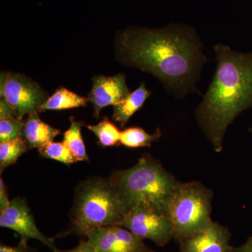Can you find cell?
Segmentation results:
<instances>
[{"mask_svg": "<svg viewBox=\"0 0 252 252\" xmlns=\"http://www.w3.org/2000/svg\"><path fill=\"white\" fill-rule=\"evenodd\" d=\"M203 47L193 30L177 26L130 28L117 39L121 62L152 74L176 98L198 92L196 84L207 61Z\"/></svg>", "mask_w": 252, "mask_h": 252, "instance_id": "obj_1", "label": "cell"}, {"mask_svg": "<svg viewBox=\"0 0 252 252\" xmlns=\"http://www.w3.org/2000/svg\"><path fill=\"white\" fill-rule=\"evenodd\" d=\"M217 67L195 119L217 153L223 151L225 132L239 114L252 108V52L214 46Z\"/></svg>", "mask_w": 252, "mask_h": 252, "instance_id": "obj_2", "label": "cell"}, {"mask_svg": "<svg viewBox=\"0 0 252 252\" xmlns=\"http://www.w3.org/2000/svg\"><path fill=\"white\" fill-rule=\"evenodd\" d=\"M126 214L145 208L167 215L169 204L182 182L151 155L143 156L133 167L110 177Z\"/></svg>", "mask_w": 252, "mask_h": 252, "instance_id": "obj_3", "label": "cell"}, {"mask_svg": "<svg viewBox=\"0 0 252 252\" xmlns=\"http://www.w3.org/2000/svg\"><path fill=\"white\" fill-rule=\"evenodd\" d=\"M126 210L110 179L93 177L78 186L68 234L86 236L97 228L121 225Z\"/></svg>", "mask_w": 252, "mask_h": 252, "instance_id": "obj_4", "label": "cell"}, {"mask_svg": "<svg viewBox=\"0 0 252 252\" xmlns=\"http://www.w3.org/2000/svg\"><path fill=\"white\" fill-rule=\"evenodd\" d=\"M214 194L201 182L181 183L167 208L174 238L181 240L196 234L211 223Z\"/></svg>", "mask_w": 252, "mask_h": 252, "instance_id": "obj_5", "label": "cell"}, {"mask_svg": "<svg viewBox=\"0 0 252 252\" xmlns=\"http://www.w3.org/2000/svg\"><path fill=\"white\" fill-rule=\"evenodd\" d=\"M122 226L139 238L152 240L158 246H165L174 238L173 227L168 216L148 209L135 208L127 212Z\"/></svg>", "mask_w": 252, "mask_h": 252, "instance_id": "obj_6", "label": "cell"}, {"mask_svg": "<svg viewBox=\"0 0 252 252\" xmlns=\"http://www.w3.org/2000/svg\"><path fill=\"white\" fill-rule=\"evenodd\" d=\"M1 84V96L18 119L39 110L45 102V94L37 84L19 74L4 75Z\"/></svg>", "mask_w": 252, "mask_h": 252, "instance_id": "obj_7", "label": "cell"}, {"mask_svg": "<svg viewBox=\"0 0 252 252\" xmlns=\"http://www.w3.org/2000/svg\"><path fill=\"white\" fill-rule=\"evenodd\" d=\"M0 226L16 232L21 237V241L28 242L34 239L54 252L58 249L54 239L43 234L37 228L27 203L19 197L13 199L7 210L0 214Z\"/></svg>", "mask_w": 252, "mask_h": 252, "instance_id": "obj_8", "label": "cell"}, {"mask_svg": "<svg viewBox=\"0 0 252 252\" xmlns=\"http://www.w3.org/2000/svg\"><path fill=\"white\" fill-rule=\"evenodd\" d=\"M86 237L96 252H155L144 244L143 239L121 225L91 230Z\"/></svg>", "mask_w": 252, "mask_h": 252, "instance_id": "obj_9", "label": "cell"}, {"mask_svg": "<svg viewBox=\"0 0 252 252\" xmlns=\"http://www.w3.org/2000/svg\"><path fill=\"white\" fill-rule=\"evenodd\" d=\"M230 238L228 228L212 221L196 234L179 242L180 252H235Z\"/></svg>", "mask_w": 252, "mask_h": 252, "instance_id": "obj_10", "label": "cell"}, {"mask_svg": "<svg viewBox=\"0 0 252 252\" xmlns=\"http://www.w3.org/2000/svg\"><path fill=\"white\" fill-rule=\"evenodd\" d=\"M130 94L124 74L110 77L99 76L94 79L89 99L96 115L99 116L101 109L109 105H117Z\"/></svg>", "mask_w": 252, "mask_h": 252, "instance_id": "obj_11", "label": "cell"}, {"mask_svg": "<svg viewBox=\"0 0 252 252\" xmlns=\"http://www.w3.org/2000/svg\"><path fill=\"white\" fill-rule=\"evenodd\" d=\"M59 133L58 129L42 122L36 112L29 114L23 128V135L28 149H40L53 142Z\"/></svg>", "mask_w": 252, "mask_h": 252, "instance_id": "obj_12", "label": "cell"}, {"mask_svg": "<svg viewBox=\"0 0 252 252\" xmlns=\"http://www.w3.org/2000/svg\"><path fill=\"white\" fill-rule=\"evenodd\" d=\"M149 96L150 92L147 91L144 83H142L138 89L129 94L122 102L114 106L113 119L124 127L133 114L143 106Z\"/></svg>", "mask_w": 252, "mask_h": 252, "instance_id": "obj_13", "label": "cell"}, {"mask_svg": "<svg viewBox=\"0 0 252 252\" xmlns=\"http://www.w3.org/2000/svg\"><path fill=\"white\" fill-rule=\"evenodd\" d=\"M87 99L74 94L66 89H59L51 97L46 99L40 107L39 112L47 110H62V109L84 107Z\"/></svg>", "mask_w": 252, "mask_h": 252, "instance_id": "obj_14", "label": "cell"}, {"mask_svg": "<svg viewBox=\"0 0 252 252\" xmlns=\"http://www.w3.org/2000/svg\"><path fill=\"white\" fill-rule=\"evenodd\" d=\"M161 132L157 129L153 134H149L139 127L126 129L121 133V144L129 148H140L149 146L160 138Z\"/></svg>", "mask_w": 252, "mask_h": 252, "instance_id": "obj_15", "label": "cell"}, {"mask_svg": "<svg viewBox=\"0 0 252 252\" xmlns=\"http://www.w3.org/2000/svg\"><path fill=\"white\" fill-rule=\"evenodd\" d=\"M28 147L21 137L0 142V171L14 165Z\"/></svg>", "mask_w": 252, "mask_h": 252, "instance_id": "obj_16", "label": "cell"}, {"mask_svg": "<svg viewBox=\"0 0 252 252\" xmlns=\"http://www.w3.org/2000/svg\"><path fill=\"white\" fill-rule=\"evenodd\" d=\"M81 123L72 122L70 127L64 134L63 143L70 151L76 162L89 160L85 144L81 132Z\"/></svg>", "mask_w": 252, "mask_h": 252, "instance_id": "obj_17", "label": "cell"}, {"mask_svg": "<svg viewBox=\"0 0 252 252\" xmlns=\"http://www.w3.org/2000/svg\"><path fill=\"white\" fill-rule=\"evenodd\" d=\"M88 127L97 136L99 144L103 147H112L121 143L122 132L107 119L97 125L89 126Z\"/></svg>", "mask_w": 252, "mask_h": 252, "instance_id": "obj_18", "label": "cell"}, {"mask_svg": "<svg viewBox=\"0 0 252 252\" xmlns=\"http://www.w3.org/2000/svg\"><path fill=\"white\" fill-rule=\"evenodd\" d=\"M38 150L42 157L57 160L64 165H70L76 162L72 154L63 142H51Z\"/></svg>", "mask_w": 252, "mask_h": 252, "instance_id": "obj_19", "label": "cell"}, {"mask_svg": "<svg viewBox=\"0 0 252 252\" xmlns=\"http://www.w3.org/2000/svg\"><path fill=\"white\" fill-rule=\"evenodd\" d=\"M25 124L17 117L4 118L0 120V142L21 137Z\"/></svg>", "mask_w": 252, "mask_h": 252, "instance_id": "obj_20", "label": "cell"}, {"mask_svg": "<svg viewBox=\"0 0 252 252\" xmlns=\"http://www.w3.org/2000/svg\"><path fill=\"white\" fill-rule=\"evenodd\" d=\"M0 252H36V250L30 248L28 242L20 240L17 246L11 247L1 243L0 246Z\"/></svg>", "mask_w": 252, "mask_h": 252, "instance_id": "obj_21", "label": "cell"}, {"mask_svg": "<svg viewBox=\"0 0 252 252\" xmlns=\"http://www.w3.org/2000/svg\"><path fill=\"white\" fill-rule=\"evenodd\" d=\"M10 203L4 180L0 178V214L7 210Z\"/></svg>", "mask_w": 252, "mask_h": 252, "instance_id": "obj_22", "label": "cell"}, {"mask_svg": "<svg viewBox=\"0 0 252 252\" xmlns=\"http://www.w3.org/2000/svg\"><path fill=\"white\" fill-rule=\"evenodd\" d=\"M54 252H96V250L94 245L89 240L85 241V240H81L79 242V245L72 250L62 251V250L57 249Z\"/></svg>", "mask_w": 252, "mask_h": 252, "instance_id": "obj_23", "label": "cell"}, {"mask_svg": "<svg viewBox=\"0 0 252 252\" xmlns=\"http://www.w3.org/2000/svg\"><path fill=\"white\" fill-rule=\"evenodd\" d=\"M11 117H16L14 109L11 108V106L4 99H1V103H0V118L4 119V118Z\"/></svg>", "mask_w": 252, "mask_h": 252, "instance_id": "obj_24", "label": "cell"}, {"mask_svg": "<svg viewBox=\"0 0 252 252\" xmlns=\"http://www.w3.org/2000/svg\"><path fill=\"white\" fill-rule=\"evenodd\" d=\"M235 252H252V236H250L243 245L235 248Z\"/></svg>", "mask_w": 252, "mask_h": 252, "instance_id": "obj_25", "label": "cell"}]
</instances>
